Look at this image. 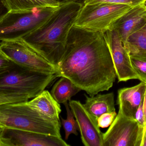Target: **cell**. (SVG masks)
<instances>
[{
	"label": "cell",
	"mask_w": 146,
	"mask_h": 146,
	"mask_svg": "<svg viewBox=\"0 0 146 146\" xmlns=\"http://www.w3.org/2000/svg\"><path fill=\"white\" fill-rule=\"evenodd\" d=\"M143 4H144V5L146 7V0H145V1H144V3H143Z\"/></svg>",
	"instance_id": "obj_31"
},
{
	"label": "cell",
	"mask_w": 146,
	"mask_h": 146,
	"mask_svg": "<svg viewBox=\"0 0 146 146\" xmlns=\"http://www.w3.org/2000/svg\"><path fill=\"white\" fill-rule=\"evenodd\" d=\"M82 5L77 0L61 4L45 23L22 38L56 68L64 55L68 35Z\"/></svg>",
	"instance_id": "obj_2"
},
{
	"label": "cell",
	"mask_w": 146,
	"mask_h": 146,
	"mask_svg": "<svg viewBox=\"0 0 146 146\" xmlns=\"http://www.w3.org/2000/svg\"><path fill=\"white\" fill-rule=\"evenodd\" d=\"M117 115L116 111L103 114L98 118V126L100 128H102L108 127L111 125Z\"/></svg>",
	"instance_id": "obj_24"
},
{
	"label": "cell",
	"mask_w": 146,
	"mask_h": 146,
	"mask_svg": "<svg viewBox=\"0 0 146 146\" xmlns=\"http://www.w3.org/2000/svg\"><path fill=\"white\" fill-rule=\"evenodd\" d=\"M59 7L9 12L0 21V40H13L25 37L45 23Z\"/></svg>",
	"instance_id": "obj_5"
},
{
	"label": "cell",
	"mask_w": 146,
	"mask_h": 146,
	"mask_svg": "<svg viewBox=\"0 0 146 146\" xmlns=\"http://www.w3.org/2000/svg\"><path fill=\"white\" fill-rule=\"evenodd\" d=\"M143 130L135 119L118 111L108 130L103 133V146H141Z\"/></svg>",
	"instance_id": "obj_8"
},
{
	"label": "cell",
	"mask_w": 146,
	"mask_h": 146,
	"mask_svg": "<svg viewBox=\"0 0 146 146\" xmlns=\"http://www.w3.org/2000/svg\"><path fill=\"white\" fill-rule=\"evenodd\" d=\"M143 110H144V115H145V125L143 129V136L146 130V86L144 94V99H143Z\"/></svg>",
	"instance_id": "obj_27"
},
{
	"label": "cell",
	"mask_w": 146,
	"mask_h": 146,
	"mask_svg": "<svg viewBox=\"0 0 146 146\" xmlns=\"http://www.w3.org/2000/svg\"><path fill=\"white\" fill-rule=\"evenodd\" d=\"M29 99L27 97L19 94L0 92V105L9 103L27 102L29 101Z\"/></svg>",
	"instance_id": "obj_21"
},
{
	"label": "cell",
	"mask_w": 146,
	"mask_h": 146,
	"mask_svg": "<svg viewBox=\"0 0 146 146\" xmlns=\"http://www.w3.org/2000/svg\"><path fill=\"white\" fill-rule=\"evenodd\" d=\"M8 13V10L3 3L2 0H0V21Z\"/></svg>",
	"instance_id": "obj_26"
},
{
	"label": "cell",
	"mask_w": 146,
	"mask_h": 146,
	"mask_svg": "<svg viewBox=\"0 0 146 146\" xmlns=\"http://www.w3.org/2000/svg\"><path fill=\"white\" fill-rule=\"evenodd\" d=\"M27 103L44 115L54 120L60 121V105L47 90L43 91L31 101H28Z\"/></svg>",
	"instance_id": "obj_15"
},
{
	"label": "cell",
	"mask_w": 146,
	"mask_h": 146,
	"mask_svg": "<svg viewBox=\"0 0 146 146\" xmlns=\"http://www.w3.org/2000/svg\"><path fill=\"white\" fill-rule=\"evenodd\" d=\"M54 1L57 2L58 3L60 4H63V3L68 2L70 1V0H54Z\"/></svg>",
	"instance_id": "obj_29"
},
{
	"label": "cell",
	"mask_w": 146,
	"mask_h": 146,
	"mask_svg": "<svg viewBox=\"0 0 146 146\" xmlns=\"http://www.w3.org/2000/svg\"><path fill=\"white\" fill-rule=\"evenodd\" d=\"M123 45L129 55L146 58V25L132 34Z\"/></svg>",
	"instance_id": "obj_18"
},
{
	"label": "cell",
	"mask_w": 146,
	"mask_h": 146,
	"mask_svg": "<svg viewBox=\"0 0 146 146\" xmlns=\"http://www.w3.org/2000/svg\"><path fill=\"white\" fill-rule=\"evenodd\" d=\"M146 86V83L141 81L134 86L119 89L117 100L118 111L126 117L135 119L136 111L144 99Z\"/></svg>",
	"instance_id": "obj_13"
},
{
	"label": "cell",
	"mask_w": 146,
	"mask_h": 146,
	"mask_svg": "<svg viewBox=\"0 0 146 146\" xmlns=\"http://www.w3.org/2000/svg\"><path fill=\"white\" fill-rule=\"evenodd\" d=\"M56 78L54 74L32 71L17 65L0 77V92L33 99L44 91Z\"/></svg>",
	"instance_id": "obj_4"
},
{
	"label": "cell",
	"mask_w": 146,
	"mask_h": 146,
	"mask_svg": "<svg viewBox=\"0 0 146 146\" xmlns=\"http://www.w3.org/2000/svg\"><path fill=\"white\" fill-rule=\"evenodd\" d=\"M135 120L137 122L139 127L143 130L145 125V115L143 110V100L136 111Z\"/></svg>",
	"instance_id": "obj_25"
},
{
	"label": "cell",
	"mask_w": 146,
	"mask_h": 146,
	"mask_svg": "<svg viewBox=\"0 0 146 146\" xmlns=\"http://www.w3.org/2000/svg\"><path fill=\"white\" fill-rule=\"evenodd\" d=\"M132 7L125 4L97 3L82 5L74 26L105 33Z\"/></svg>",
	"instance_id": "obj_6"
},
{
	"label": "cell",
	"mask_w": 146,
	"mask_h": 146,
	"mask_svg": "<svg viewBox=\"0 0 146 146\" xmlns=\"http://www.w3.org/2000/svg\"><path fill=\"white\" fill-rule=\"evenodd\" d=\"M141 146H146V130L143 136Z\"/></svg>",
	"instance_id": "obj_28"
},
{
	"label": "cell",
	"mask_w": 146,
	"mask_h": 146,
	"mask_svg": "<svg viewBox=\"0 0 146 146\" xmlns=\"http://www.w3.org/2000/svg\"><path fill=\"white\" fill-rule=\"evenodd\" d=\"M3 129V128L0 127V135H1Z\"/></svg>",
	"instance_id": "obj_30"
},
{
	"label": "cell",
	"mask_w": 146,
	"mask_h": 146,
	"mask_svg": "<svg viewBox=\"0 0 146 146\" xmlns=\"http://www.w3.org/2000/svg\"><path fill=\"white\" fill-rule=\"evenodd\" d=\"M81 91L69 79L61 77L54 85L50 93L59 103L64 104L70 101L72 97Z\"/></svg>",
	"instance_id": "obj_17"
},
{
	"label": "cell",
	"mask_w": 146,
	"mask_h": 146,
	"mask_svg": "<svg viewBox=\"0 0 146 146\" xmlns=\"http://www.w3.org/2000/svg\"><path fill=\"white\" fill-rule=\"evenodd\" d=\"M2 2L9 12L31 11L61 5L54 0H2Z\"/></svg>",
	"instance_id": "obj_16"
},
{
	"label": "cell",
	"mask_w": 146,
	"mask_h": 146,
	"mask_svg": "<svg viewBox=\"0 0 146 146\" xmlns=\"http://www.w3.org/2000/svg\"></svg>",
	"instance_id": "obj_32"
},
{
	"label": "cell",
	"mask_w": 146,
	"mask_h": 146,
	"mask_svg": "<svg viewBox=\"0 0 146 146\" xmlns=\"http://www.w3.org/2000/svg\"><path fill=\"white\" fill-rule=\"evenodd\" d=\"M104 33L118 81L139 80V76L132 66L130 55L124 47L117 32L114 29H111Z\"/></svg>",
	"instance_id": "obj_10"
},
{
	"label": "cell",
	"mask_w": 146,
	"mask_h": 146,
	"mask_svg": "<svg viewBox=\"0 0 146 146\" xmlns=\"http://www.w3.org/2000/svg\"><path fill=\"white\" fill-rule=\"evenodd\" d=\"M16 66L0 49V77L10 72Z\"/></svg>",
	"instance_id": "obj_23"
},
{
	"label": "cell",
	"mask_w": 146,
	"mask_h": 146,
	"mask_svg": "<svg viewBox=\"0 0 146 146\" xmlns=\"http://www.w3.org/2000/svg\"><path fill=\"white\" fill-rule=\"evenodd\" d=\"M145 0H84L82 4L97 3H110L125 4L133 7L144 3Z\"/></svg>",
	"instance_id": "obj_22"
},
{
	"label": "cell",
	"mask_w": 146,
	"mask_h": 146,
	"mask_svg": "<svg viewBox=\"0 0 146 146\" xmlns=\"http://www.w3.org/2000/svg\"><path fill=\"white\" fill-rule=\"evenodd\" d=\"M130 55L132 66L141 81L146 83V58Z\"/></svg>",
	"instance_id": "obj_20"
},
{
	"label": "cell",
	"mask_w": 146,
	"mask_h": 146,
	"mask_svg": "<svg viewBox=\"0 0 146 146\" xmlns=\"http://www.w3.org/2000/svg\"><path fill=\"white\" fill-rule=\"evenodd\" d=\"M69 105L77 123L84 145L103 146V133L98 126V121L80 101L70 100Z\"/></svg>",
	"instance_id": "obj_11"
},
{
	"label": "cell",
	"mask_w": 146,
	"mask_h": 146,
	"mask_svg": "<svg viewBox=\"0 0 146 146\" xmlns=\"http://www.w3.org/2000/svg\"><path fill=\"white\" fill-rule=\"evenodd\" d=\"M0 49L11 61L19 67L32 71L56 74V68L22 38L1 41Z\"/></svg>",
	"instance_id": "obj_7"
},
{
	"label": "cell",
	"mask_w": 146,
	"mask_h": 146,
	"mask_svg": "<svg viewBox=\"0 0 146 146\" xmlns=\"http://www.w3.org/2000/svg\"><path fill=\"white\" fill-rule=\"evenodd\" d=\"M62 137L3 128L0 146H69Z\"/></svg>",
	"instance_id": "obj_9"
},
{
	"label": "cell",
	"mask_w": 146,
	"mask_h": 146,
	"mask_svg": "<svg viewBox=\"0 0 146 146\" xmlns=\"http://www.w3.org/2000/svg\"><path fill=\"white\" fill-rule=\"evenodd\" d=\"M56 69L57 77L67 78L91 97L109 91L117 77L104 33L74 26Z\"/></svg>",
	"instance_id": "obj_1"
},
{
	"label": "cell",
	"mask_w": 146,
	"mask_h": 146,
	"mask_svg": "<svg viewBox=\"0 0 146 146\" xmlns=\"http://www.w3.org/2000/svg\"><path fill=\"white\" fill-rule=\"evenodd\" d=\"M85 96L86 99L83 106L97 121L98 118L103 114L116 111L113 93L98 94L92 97L85 94Z\"/></svg>",
	"instance_id": "obj_14"
},
{
	"label": "cell",
	"mask_w": 146,
	"mask_h": 146,
	"mask_svg": "<svg viewBox=\"0 0 146 146\" xmlns=\"http://www.w3.org/2000/svg\"><path fill=\"white\" fill-rule=\"evenodd\" d=\"M63 104L66 107L67 112L66 119H64L60 117L61 123L64 128L65 132V139H68L70 135L73 134L75 135H78L77 130H78L77 123L74 117L68 102Z\"/></svg>",
	"instance_id": "obj_19"
},
{
	"label": "cell",
	"mask_w": 146,
	"mask_h": 146,
	"mask_svg": "<svg viewBox=\"0 0 146 146\" xmlns=\"http://www.w3.org/2000/svg\"><path fill=\"white\" fill-rule=\"evenodd\" d=\"M0 127L62 137L60 121L44 115L27 102L0 105Z\"/></svg>",
	"instance_id": "obj_3"
},
{
	"label": "cell",
	"mask_w": 146,
	"mask_h": 146,
	"mask_svg": "<svg viewBox=\"0 0 146 146\" xmlns=\"http://www.w3.org/2000/svg\"><path fill=\"white\" fill-rule=\"evenodd\" d=\"M146 25V7L143 3L132 7L113 25L123 44L133 33Z\"/></svg>",
	"instance_id": "obj_12"
}]
</instances>
